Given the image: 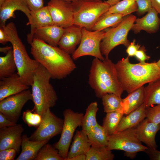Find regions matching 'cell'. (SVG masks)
<instances>
[{
  "instance_id": "cell-1",
  "label": "cell",
  "mask_w": 160,
  "mask_h": 160,
  "mask_svg": "<svg viewBox=\"0 0 160 160\" xmlns=\"http://www.w3.org/2000/svg\"><path fill=\"white\" fill-rule=\"evenodd\" d=\"M30 44L34 59L46 69L52 79H63L76 68L72 57L59 47L52 46L36 38Z\"/></svg>"
},
{
  "instance_id": "cell-2",
  "label": "cell",
  "mask_w": 160,
  "mask_h": 160,
  "mask_svg": "<svg viewBox=\"0 0 160 160\" xmlns=\"http://www.w3.org/2000/svg\"><path fill=\"white\" fill-rule=\"evenodd\" d=\"M128 56L115 64L118 79L123 89L129 94L138 88L160 79V68L156 62L131 63Z\"/></svg>"
},
{
  "instance_id": "cell-3",
  "label": "cell",
  "mask_w": 160,
  "mask_h": 160,
  "mask_svg": "<svg viewBox=\"0 0 160 160\" xmlns=\"http://www.w3.org/2000/svg\"><path fill=\"white\" fill-rule=\"evenodd\" d=\"M89 72L88 83L97 97L102 98L108 93L121 97L124 90L118 79L115 64L109 58L103 60L95 58Z\"/></svg>"
},
{
  "instance_id": "cell-4",
  "label": "cell",
  "mask_w": 160,
  "mask_h": 160,
  "mask_svg": "<svg viewBox=\"0 0 160 160\" xmlns=\"http://www.w3.org/2000/svg\"><path fill=\"white\" fill-rule=\"evenodd\" d=\"M51 79L49 72L39 64L34 73L31 86L34 104L32 111L41 116L49 108L54 107L58 100L56 92L50 83Z\"/></svg>"
},
{
  "instance_id": "cell-5",
  "label": "cell",
  "mask_w": 160,
  "mask_h": 160,
  "mask_svg": "<svg viewBox=\"0 0 160 160\" xmlns=\"http://www.w3.org/2000/svg\"><path fill=\"white\" fill-rule=\"evenodd\" d=\"M8 34L13 49L17 73L22 80L28 86L33 83L34 73L39 63L29 56L25 47L19 37L16 26L13 22L2 26Z\"/></svg>"
},
{
  "instance_id": "cell-6",
  "label": "cell",
  "mask_w": 160,
  "mask_h": 160,
  "mask_svg": "<svg viewBox=\"0 0 160 160\" xmlns=\"http://www.w3.org/2000/svg\"><path fill=\"white\" fill-rule=\"evenodd\" d=\"M73 1V25L79 27L91 30L99 18L108 11L111 6L105 1Z\"/></svg>"
},
{
  "instance_id": "cell-7",
  "label": "cell",
  "mask_w": 160,
  "mask_h": 160,
  "mask_svg": "<svg viewBox=\"0 0 160 160\" xmlns=\"http://www.w3.org/2000/svg\"><path fill=\"white\" fill-rule=\"evenodd\" d=\"M136 18V16L130 14L116 26L105 31L100 44L101 54L105 58H108L110 52L117 46L123 45L127 47L129 45L130 42L127 36Z\"/></svg>"
},
{
  "instance_id": "cell-8",
  "label": "cell",
  "mask_w": 160,
  "mask_h": 160,
  "mask_svg": "<svg viewBox=\"0 0 160 160\" xmlns=\"http://www.w3.org/2000/svg\"><path fill=\"white\" fill-rule=\"evenodd\" d=\"M136 135L135 127L121 131H116L108 135V144L106 147L109 150L124 151L125 155L134 158L140 152H145L148 147L141 143Z\"/></svg>"
},
{
  "instance_id": "cell-9",
  "label": "cell",
  "mask_w": 160,
  "mask_h": 160,
  "mask_svg": "<svg viewBox=\"0 0 160 160\" xmlns=\"http://www.w3.org/2000/svg\"><path fill=\"white\" fill-rule=\"evenodd\" d=\"M63 115L64 123L61 136L54 147L58 151L60 156L65 160L74 133L76 128L81 126L84 114L67 109L64 111Z\"/></svg>"
},
{
  "instance_id": "cell-10",
  "label": "cell",
  "mask_w": 160,
  "mask_h": 160,
  "mask_svg": "<svg viewBox=\"0 0 160 160\" xmlns=\"http://www.w3.org/2000/svg\"><path fill=\"white\" fill-rule=\"evenodd\" d=\"M82 37L79 45L72 54L75 60L85 56H90L101 60L105 59L100 49L101 42L105 36V31H92L82 28Z\"/></svg>"
},
{
  "instance_id": "cell-11",
  "label": "cell",
  "mask_w": 160,
  "mask_h": 160,
  "mask_svg": "<svg viewBox=\"0 0 160 160\" xmlns=\"http://www.w3.org/2000/svg\"><path fill=\"white\" fill-rule=\"evenodd\" d=\"M42 120L37 129L29 139L31 140L40 141L50 140L61 133L64 123L63 119L56 116L49 108L41 116Z\"/></svg>"
},
{
  "instance_id": "cell-12",
  "label": "cell",
  "mask_w": 160,
  "mask_h": 160,
  "mask_svg": "<svg viewBox=\"0 0 160 160\" xmlns=\"http://www.w3.org/2000/svg\"><path fill=\"white\" fill-rule=\"evenodd\" d=\"M32 100L31 92L29 89L8 96L0 101V112L9 120L16 123L24 105Z\"/></svg>"
},
{
  "instance_id": "cell-13",
  "label": "cell",
  "mask_w": 160,
  "mask_h": 160,
  "mask_svg": "<svg viewBox=\"0 0 160 160\" xmlns=\"http://www.w3.org/2000/svg\"><path fill=\"white\" fill-rule=\"evenodd\" d=\"M54 24L65 28L73 25L74 4L64 0H50L48 3Z\"/></svg>"
},
{
  "instance_id": "cell-14",
  "label": "cell",
  "mask_w": 160,
  "mask_h": 160,
  "mask_svg": "<svg viewBox=\"0 0 160 160\" xmlns=\"http://www.w3.org/2000/svg\"><path fill=\"white\" fill-rule=\"evenodd\" d=\"M24 130L22 124H17L12 126L0 128V151L13 148L18 153Z\"/></svg>"
},
{
  "instance_id": "cell-15",
  "label": "cell",
  "mask_w": 160,
  "mask_h": 160,
  "mask_svg": "<svg viewBox=\"0 0 160 160\" xmlns=\"http://www.w3.org/2000/svg\"><path fill=\"white\" fill-rule=\"evenodd\" d=\"M135 130L137 137L140 142L149 148L156 149L157 145L155 138L157 132L160 130V123H155L146 118L135 127Z\"/></svg>"
},
{
  "instance_id": "cell-16",
  "label": "cell",
  "mask_w": 160,
  "mask_h": 160,
  "mask_svg": "<svg viewBox=\"0 0 160 160\" xmlns=\"http://www.w3.org/2000/svg\"><path fill=\"white\" fill-rule=\"evenodd\" d=\"M18 10L23 12L27 17L28 22L30 21L31 11L23 0H6L0 6V26L5 25L7 20L15 18L14 12Z\"/></svg>"
},
{
  "instance_id": "cell-17",
  "label": "cell",
  "mask_w": 160,
  "mask_h": 160,
  "mask_svg": "<svg viewBox=\"0 0 160 160\" xmlns=\"http://www.w3.org/2000/svg\"><path fill=\"white\" fill-rule=\"evenodd\" d=\"M31 19L27 24L31 27L30 33L27 35V41L30 44L33 38L34 32L37 28L54 24L52 16L47 6L31 12Z\"/></svg>"
},
{
  "instance_id": "cell-18",
  "label": "cell",
  "mask_w": 160,
  "mask_h": 160,
  "mask_svg": "<svg viewBox=\"0 0 160 160\" xmlns=\"http://www.w3.org/2000/svg\"><path fill=\"white\" fill-rule=\"evenodd\" d=\"M82 35L81 28L74 25L64 28L58 46L69 55L72 54L80 44Z\"/></svg>"
},
{
  "instance_id": "cell-19",
  "label": "cell",
  "mask_w": 160,
  "mask_h": 160,
  "mask_svg": "<svg viewBox=\"0 0 160 160\" xmlns=\"http://www.w3.org/2000/svg\"><path fill=\"white\" fill-rule=\"evenodd\" d=\"M29 86L22 80L17 73L0 81V101L8 96L28 89Z\"/></svg>"
},
{
  "instance_id": "cell-20",
  "label": "cell",
  "mask_w": 160,
  "mask_h": 160,
  "mask_svg": "<svg viewBox=\"0 0 160 160\" xmlns=\"http://www.w3.org/2000/svg\"><path fill=\"white\" fill-rule=\"evenodd\" d=\"M158 14L152 7L145 16L141 18H136L131 30L135 34L142 30L150 33L156 32L160 26V18Z\"/></svg>"
},
{
  "instance_id": "cell-21",
  "label": "cell",
  "mask_w": 160,
  "mask_h": 160,
  "mask_svg": "<svg viewBox=\"0 0 160 160\" xmlns=\"http://www.w3.org/2000/svg\"><path fill=\"white\" fill-rule=\"evenodd\" d=\"M64 28L53 24L36 29L33 38L41 40L53 46H58Z\"/></svg>"
},
{
  "instance_id": "cell-22",
  "label": "cell",
  "mask_w": 160,
  "mask_h": 160,
  "mask_svg": "<svg viewBox=\"0 0 160 160\" xmlns=\"http://www.w3.org/2000/svg\"><path fill=\"white\" fill-rule=\"evenodd\" d=\"M49 140L33 141L30 140L26 135H23L21 145L22 151L16 160H34L40 150Z\"/></svg>"
},
{
  "instance_id": "cell-23",
  "label": "cell",
  "mask_w": 160,
  "mask_h": 160,
  "mask_svg": "<svg viewBox=\"0 0 160 160\" xmlns=\"http://www.w3.org/2000/svg\"><path fill=\"white\" fill-rule=\"evenodd\" d=\"M91 146L87 134L82 130L77 131L65 160L81 154H85Z\"/></svg>"
},
{
  "instance_id": "cell-24",
  "label": "cell",
  "mask_w": 160,
  "mask_h": 160,
  "mask_svg": "<svg viewBox=\"0 0 160 160\" xmlns=\"http://www.w3.org/2000/svg\"><path fill=\"white\" fill-rule=\"evenodd\" d=\"M147 108L144 103L139 108L122 117L116 131L136 127L147 116Z\"/></svg>"
},
{
  "instance_id": "cell-25",
  "label": "cell",
  "mask_w": 160,
  "mask_h": 160,
  "mask_svg": "<svg viewBox=\"0 0 160 160\" xmlns=\"http://www.w3.org/2000/svg\"><path fill=\"white\" fill-rule=\"evenodd\" d=\"M145 99L144 87L142 86L128 94L122 99L123 112L126 115L134 111L144 103Z\"/></svg>"
},
{
  "instance_id": "cell-26",
  "label": "cell",
  "mask_w": 160,
  "mask_h": 160,
  "mask_svg": "<svg viewBox=\"0 0 160 160\" xmlns=\"http://www.w3.org/2000/svg\"><path fill=\"white\" fill-rule=\"evenodd\" d=\"M124 17L122 14L111 13L108 11L99 18L91 31H102L109 27H115L123 20Z\"/></svg>"
},
{
  "instance_id": "cell-27",
  "label": "cell",
  "mask_w": 160,
  "mask_h": 160,
  "mask_svg": "<svg viewBox=\"0 0 160 160\" xmlns=\"http://www.w3.org/2000/svg\"><path fill=\"white\" fill-rule=\"evenodd\" d=\"M144 104L147 108L153 105L160 104V79L148 83L144 87Z\"/></svg>"
},
{
  "instance_id": "cell-28",
  "label": "cell",
  "mask_w": 160,
  "mask_h": 160,
  "mask_svg": "<svg viewBox=\"0 0 160 160\" xmlns=\"http://www.w3.org/2000/svg\"><path fill=\"white\" fill-rule=\"evenodd\" d=\"M98 110L97 102L91 103L87 107L82 120V130L87 134L98 123L96 114Z\"/></svg>"
},
{
  "instance_id": "cell-29",
  "label": "cell",
  "mask_w": 160,
  "mask_h": 160,
  "mask_svg": "<svg viewBox=\"0 0 160 160\" xmlns=\"http://www.w3.org/2000/svg\"><path fill=\"white\" fill-rule=\"evenodd\" d=\"M16 71L12 48L5 56L0 57V79L12 75Z\"/></svg>"
},
{
  "instance_id": "cell-30",
  "label": "cell",
  "mask_w": 160,
  "mask_h": 160,
  "mask_svg": "<svg viewBox=\"0 0 160 160\" xmlns=\"http://www.w3.org/2000/svg\"><path fill=\"white\" fill-rule=\"evenodd\" d=\"M87 135L91 146H107L108 135L103 126L97 123Z\"/></svg>"
},
{
  "instance_id": "cell-31",
  "label": "cell",
  "mask_w": 160,
  "mask_h": 160,
  "mask_svg": "<svg viewBox=\"0 0 160 160\" xmlns=\"http://www.w3.org/2000/svg\"><path fill=\"white\" fill-rule=\"evenodd\" d=\"M101 98L104 112L107 113L115 111L123 112L122 99L121 96L113 93H108L104 95Z\"/></svg>"
},
{
  "instance_id": "cell-32",
  "label": "cell",
  "mask_w": 160,
  "mask_h": 160,
  "mask_svg": "<svg viewBox=\"0 0 160 160\" xmlns=\"http://www.w3.org/2000/svg\"><path fill=\"white\" fill-rule=\"evenodd\" d=\"M137 8L135 0H121L111 6L108 11L111 13L121 14L125 17L136 12Z\"/></svg>"
},
{
  "instance_id": "cell-33",
  "label": "cell",
  "mask_w": 160,
  "mask_h": 160,
  "mask_svg": "<svg viewBox=\"0 0 160 160\" xmlns=\"http://www.w3.org/2000/svg\"><path fill=\"white\" fill-rule=\"evenodd\" d=\"M124 113L122 111H115L107 113L104 118L102 126L106 130L108 135L116 131Z\"/></svg>"
},
{
  "instance_id": "cell-34",
  "label": "cell",
  "mask_w": 160,
  "mask_h": 160,
  "mask_svg": "<svg viewBox=\"0 0 160 160\" xmlns=\"http://www.w3.org/2000/svg\"><path fill=\"white\" fill-rule=\"evenodd\" d=\"M86 160H112L114 155L104 146H91L86 154Z\"/></svg>"
},
{
  "instance_id": "cell-35",
  "label": "cell",
  "mask_w": 160,
  "mask_h": 160,
  "mask_svg": "<svg viewBox=\"0 0 160 160\" xmlns=\"http://www.w3.org/2000/svg\"><path fill=\"white\" fill-rule=\"evenodd\" d=\"M34 160H64L58 151L51 144H45L39 151Z\"/></svg>"
},
{
  "instance_id": "cell-36",
  "label": "cell",
  "mask_w": 160,
  "mask_h": 160,
  "mask_svg": "<svg viewBox=\"0 0 160 160\" xmlns=\"http://www.w3.org/2000/svg\"><path fill=\"white\" fill-rule=\"evenodd\" d=\"M27 110L23 112L22 119L25 124L30 127H38L42 120L41 116L36 112Z\"/></svg>"
},
{
  "instance_id": "cell-37",
  "label": "cell",
  "mask_w": 160,
  "mask_h": 160,
  "mask_svg": "<svg viewBox=\"0 0 160 160\" xmlns=\"http://www.w3.org/2000/svg\"><path fill=\"white\" fill-rule=\"evenodd\" d=\"M146 118L155 123H160V104L147 108Z\"/></svg>"
},
{
  "instance_id": "cell-38",
  "label": "cell",
  "mask_w": 160,
  "mask_h": 160,
  "mask_svg": "<svg viewBox=\"0 0 160 160\" xmlns=\"http://www.w3.org/2000/svg\"><path fill=\"white\" fill-rule=\"evenodd\" d=\"M137 6L136 14L140 16L148 12L152 8L151 0H135Z\"/></svg>"
},
{
  "instance_id": "cell-39",
  "label": "cell",
  "mask_w": 160,
  "mask_h": 160,
  "mask_svg": "<svg viewBox=\"0 0 160 160\" xmlns=\"http://www.w3.org/2000/svg\"><path fill=\"white\" fill-rule=\"evenodd\" d=\"M17 153L15 149L10 148L0 151V160H13Z\"/></svg>"
},
{
  "instance_id": "cell-40",
  "label": "cell",
  "mask_w": 160,
  "mask_h": 160,
  "mask_svg": "<svg viewBox=\"0 0 160 160\" xmlns=\"http://www.w3.org/2000/svg\"><path fill=\"white\" fill-rule=\"evenodd\" d=\"M146 51L145 47L143 45L137 51L134 56L141 64H145V60H149L150 58V57L146 54Z\"/></svg>"
},
{
  "instance_id": "cell-41",
  "label": "cell",
  "mask_w": 160,
  "mask_h": 160,
  "mask_svg": "<svg viewBox=\"0 0 160 160\" xmlns=\"http://www.w3.org/2000/svg\"><path fill=\"white\" fill-rule=\"evenodd\" d=\"M31 11H35L44 7L43 0H23Z\"/></svg>"
},
{
  "instance_id": "cell-42",
  "label": "cell",
  "mask_w": 160,
  "mask_h": 160,
  "mask_svg": "<svg viewBox=\"0 0 160 160\" xmlns=\"http://www.w3.org/2000/svg\"><path fill=\"white\" fill-rule=\"evenodd\" d=\"M141 45L136 44V40L134 39L127 47L126 52L129 57H134L137 51L140 48Z\"/></svg>"
},
{
  "instance_id": "cell-43",
  "label": "cell",
  "mask_w": 160,
  "mask_h": 160,
  "mask_svg": "<svg viewBox=\"0 0 160 160\" xmlns=\"http://www.w3.org/2000/svg\"><path fill=\"white\" fill-rule=\"evenodd\" d=\"M16 124L9 120L3 114L0 112V128L9 127Z\"/></svg>"
},
{
  "instance_id": "cell-44",
  "label": "cell",
  "mask_w": 160,
  "mask_h": 160,
  "mask_svg": "<svg viewBox=\"0 0 160 160\" xmlns=\"http://www.w3.org/2000/svg\"><path fill=\"white\" fill-rule=\"evenodd\" d=\"M149 156L151 160H160V151L156 149H153L149 148L145 152Z\"/></svg>"
},
{
  "instance_id": "cell-45",
  "label": "cell",
  "mask_w": 160,
  "mask_h": 160,
  "mask_svg": "<svg viewBox=\"0 0 160 160\" xmlns=\"http://www.w3.org/2000/svg\"><path fill=\"white\" fill-rule=\"evenodd\" d=\"M8 42H10L9 36L4 28L0 26V43L3 45H4Z\"/></svg>"
},
{
  "instance_id": "cell-46",
  "label": "cell",
  "mask_w": 160,
  "mask_h": 160,
  "mask_svg": "<svg viewBox=\"0 0 160 160\" xmlns=\"http://www.w3.org/2000/svg\"><path fill=\"white\" fill-rule=\"evenodd\" d=\"M152 7L160 14V0H151Z\"/></svg>"
},
{
  "instance_id": "cell-47",
  "label": "cell",
  "mask_w": 160,
  "mask_h": 160,
  "mask_svg": "<svg viewBox=\"0 0 160 160\" xmlns=\"http://www.w3.org/2000/svg\"><path fill=\"white\" fill-rule=\"evenodd\" d=\"M85 154H81L68 159L67 160H86Z\"/></svg>"
},
{
  "instance_id": "cell-48",
  "label": "cell",
  "mask_w": 160,
  "mask_h": 160,
  "mask_svg": "<svg viewBox=\"0 0 160 160\" xmlns=\"http://www.w3.org/2000/svg\"><path fill=\"white\" fill-rule=\"evenodd\" d=\"M12 48V46H6L5 47H1L0 48V52L6 54Z\"/></svg>"
},
{
  "instance_id": "cell-49",
  "label": "cell",
  "mask_w": 160,
  "mask_h": 160,
  "mask_svg": "<svg viewBox=\"0 0 160 160\" xmlns=\"http://www.w3.org/2000/svg\"><path fill=\"white\" fill-rule=\"evenodd\" d=\"M121 0H107L105 1L111 6L115 4Z\"/></svg>"
},
{
  "instance_id": "cell-50",
  "label": "cell",
  "mask_w": 160,
  "mask_h": 160,
  "mask_svg": "<svg viewBox=\"0 0 160 160\" xmlns=\"http://www.w3.org/2000/svg\"><path fill=\"white\" fill-rule=\"evenodd\" d=\"M82 2H89L98 1L100 0H79Z\"/></svg>"
},
{
  "instance_id": "cell-51",
  "label": "cell",
  "mask_w": 160,
  "mask_h": 160,
  "mask_svg": "<svg viewBox=\"0 0 160 160\" xmlns=\"http://www.w3.org/2000/svg\"><path fill=\"white\" fill-rule=\"evenodd\" d=\"M156 63L158 66L160 68V59L156 62Z\"/></svg>"
},
{
  "instance_id": "cell-52",
  "label": "cell",
  "mask_w": 160,
  "mask_h": 160,
  "mask_svg": "<svg viewBox=\"0 0 160 160\" xmlns=\"http://www.w3.org/2000/svg\"><path fill=\"white\" fill-rule=\"evenodd\" d=\"M6 0H0V6L4 3Z\"/></svg>"
},
{
  "instance_id": "cell-53",
  "label": "cell",
  "mask_w": 160,
  "mask_h": 160,
  "mask_svg": "<svg viewBox=\"0 0 160 160\" xmlns=\"http://www.w3.org/2000/svg\"><path fill=\"white\" fill-rule=\"evenodd\" d=\"M64 0L66 1H67L69 2H71L76 0Z\"/></svg>"
}]
</instances>
